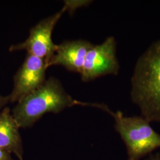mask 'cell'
Masks as SVG:
<instances>
[{
  "label": "cell",
  "mask_w": 160,
  "mask_h": 160,
  "mask_svg": "<svg viewBox=\"0 0 160 160\" xmlns=\"http://www.w3.org/2000/svg\"><path fill=\"white\" fill-rule=\"evenodd\" d=\"M132 102L149 122H160V39L138 58L131 80Z\"/></svg>",
  "instance_id": "cell-1"
},
{
  "label": "cell",
  "mask_w": 160,
  "mask_h": 160,
  "mask_svg": "<svg viewBox=\"0 0 160 160\" xmlns=\"http://www.w3.org/2000/svg\"><path fill=\"white\" fill-rule=\"evenodd\" d=\"M92 44L86 40H67L57 45L55 51L48 62V68L60 65L71 72L81 74L86 55Z\"/></svg>",
  "instance_id": "cell-7"
},
{
  "label": "cell",
  "mask_w": 160,
  "mask_h": 160,
  "mask_svg": "<svg viewBox=\"0 0 160 160\" xmlns=\"http://www.w3.org/2000/svg\"><path fill=\"white\" fill-rule=\"evenodd\" d=\"M117 42L109 36L99 45H92L86 55L81 75L83 82H90L103 76L117 75L120 64L116 55Z\"/></svg>",
  "instance_id": "cell-4"
},
{
  "label": "cell",
  "mask_w": 160,
  "mask_h": 160,
  "mask_svg": "<svg viewBox=\"0 0 160 160\" xmlns=\"http://www.w3.org/2000/svg\"><path fill=\"white\" fill-rule=\"evenodd\" d=\"M66 11L67 8L63 6L57 13L42 20L30 29L29 37L26 40L16 45H12L9 51H26L28 54L43 59L48 65L57 46L52 39L53 30Z\"/></svg>",
  "instance_id": "cell-5"
},
{
  "label": "cell",
  "mask_w": 160,
  "mask_h": 160,
  "mask_svg": "<svg viewBox=\"0 0 160 160\" xmlns=\"http://www.w3.org/2000/svg\"><path fill=\"white\" fill-rule=\"evenodd\" d=\"M47 69L45 61L27 54L22 65L14 76L13 88L8 96L10 103H17L42 86L46 80Z\"/></svg>",
  "instance_id": "cell-6"
},
{
  "label": "cell",
  "mask_w": 160,
  "mask_h": 160,
  "mask_svg": "<svg viewBox=\"0 0 160 160\" xmlns=\"http://www.w3.org/2000/svg\"><path fill=\"white\" fill-rule=\"evenodd\" d=\"M10 103L8 96H4L0 94V112L4 108L6 104Z\"/></svg>",
  "instance_id": "cell-10"
},
{
  "label": "cell",
  "mask_w": 160,
  "mask_h": 160,
  "mask_svg": "<svg viewBox=\"0 0 160 160\" xmlns=\"http://www.w3.org/2000/svg\"><path fill=\"white\" fill-rule=\"evenodd\" d=\"M145 160H160V154L159 153H157L154 154H150L148 157Z\"/></svg>",
  "instance_id": "cell-11"
},
{
  "label": "cell",
  "mask_w": 160,
  "mask_h": 160,
  "mask_svg": "<svg viewBox=\"0 0 160 160\" xmlns=\"http://www.w3.org/2000/svg\"><path fill=\"white\" fill-rule=\"evenodd\" d=\"M20 127L10 109L4 108L0 112V147L23 160V145Z\"/></svg>",
  "instance_id": "cell-8"
},
{
  "label": "cell",
  "mask_w": 160,
  "mask_h": 160,
  "mask_svg": "<svg viewBox=\"0 0 160 160\" xmlns=\"http://www.w3.org/2000/svg\"><path fill=\"white\" fill-rule=\"evenodd\" d=\"M102 110L114 119V128L125 143L128 160H141L160 148V134L142 116H126L103 104Z\"/></svg>",
  "instance_id": "cell-3"
},
{
  "label": "cell",
  "mask_w": 160,
  "mask_h": 160,
  "mask_svg": "<svg viewBox=\"0 0 160 160\" xmlns=\"http://www.w3.org/2000/svg\"><path fill=\"white\" fill-rule=\"evenodd\" d=\"M75 105L88 106V103L74 100L65 90L59 80L52 77L18 101L12 113L20 128H26L33 126L47 113H58Z\"/></svg>",
  "instance_id": "cell-2"
},
{
  "label": "cell",
  "mask_w": 160,
  "mask_h": 160,
  "mask_svg": "<svg viewBox=\"0 0 160 160\" xmlns=\"http://www.w3.org/2000/svg\"><path fill=\"white\" fill-rule=\"evenodd\" d=\"M11 153L0 147V160H12Z\"/></svg>",
  "instance_id": "cell-9"
}]
</instances>
